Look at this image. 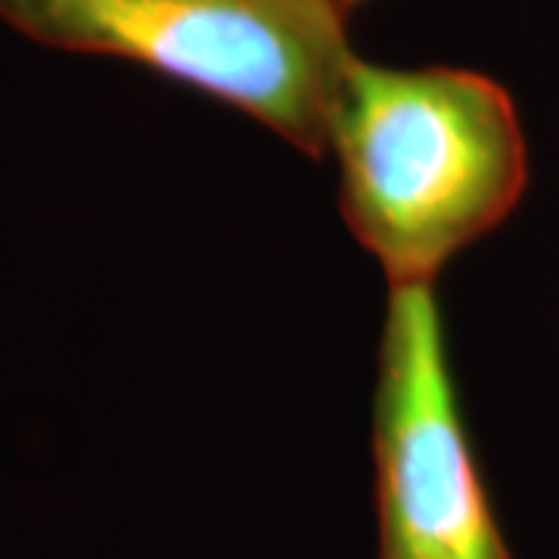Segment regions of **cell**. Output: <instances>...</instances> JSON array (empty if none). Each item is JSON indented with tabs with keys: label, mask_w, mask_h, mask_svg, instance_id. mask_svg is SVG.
Segmentation results:
<instances>
[{
	"label": "cell",
	"mask_w": 559,
	"mask_h": 559,
	"mask_svg": "<svg viewBox=\"0 0 559 559\" xmlns=\"http://www.w3.org/2000/svg\"><path fill=\"white\" fill-rule=\"evenodd\" d=\"M340 3L345 7V13H355V10H358L364 0H340Z\"/></svg>",
	"instance_id": "cell-4"
},
{
	"label": "cell",
	"mask_w": 559,
	"mask_h": 559,
	"mask_svg": "<svg viewBox=\"0 0 559 559\" xmlns=\"http://www.w3.org/2000/svg\"><path fill=\"white\" fill-rule=\"evenodd\" d=\"M380 559H513L463 426L432 283H395L373 395Z\"/></svg>",
	"instance_id": "cell-3"
},
{
	"label": "cell",
	"mask_w": 559,
	"mask_h": 559,
	"mask_svg": "<svg viewBox=\"0 0 559 559\" xmlns=\"http://www.w3.org/2000/svg\"><path fill=\"white\" fill-rule=\"evenodd\" d=\"M342 218L389 283H432L528 187L516 106L479 72L355 57L330 128Z\"/></svg>",
	"instance_id": "cell-1"
},
{
	"label": "cell",
	"mask_w": 559,
	"mask_h": 559,
	"mask_svg": "<svg viewBox=\"0 0 559 559\" xmlns=\"http://www.w3.org/2000/svg\"><path fill=\"white\" fill-rule=\"evenodd\" d=\"M340 0H0L22 38L153 69L240 109L311 159L355 62Z\"/></svg>",
	"instance_id": "cell-2"
}]
</instances>
